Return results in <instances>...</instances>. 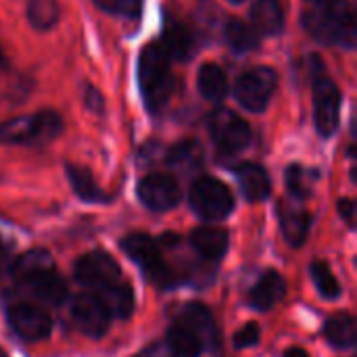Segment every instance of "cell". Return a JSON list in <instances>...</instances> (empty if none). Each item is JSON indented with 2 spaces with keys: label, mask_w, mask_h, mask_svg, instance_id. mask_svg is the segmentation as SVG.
<instances>
[{
  "label": "cell",
  "mask_w": 357,
  "mask_h": 357,
  "mask_svg": "<svg viewBox=\"0 0 357 357\" xmlns=\"http://www.w3.org/2000/svg\"><path fill=\"white\" fill-rule=\"evenodd\" d=\"M303 27L322 44L343 48L356 46V15L347 0H326L314 4L303 15Z\"/></svg>",
  "instance_id": "obj_1"
},
{
  "label": "cell",
  "mask_w": 357,
  "mask_h": 357,
  "mask_svg": "<svg viewBox=\"0 0 357 357\" xmlns=\"http://www.w3.org/2000/svg\"><path fill=\"white\" fill-rule=\"evenodd\" d=\"M138 79L144 102L151 111H159L174 92V75L169 71V56L159 42L144 48L138 61Z\"/></svg>",
  "instance_id": "obj_2"
},
{
  "label": "cell",
  "mask_w": 357,
  "mask_h": 357,
  "mask_svg": "<svg viewBox=\"0 0 357 357\" xmlns=\"http://www.w3.org/2000/svg\"><path fill=\"white\" fill-rule=\"evenodd\" d=\"M63 130L61 115L46 109L27 117H15L0 123V142L6 144H46Z\"/></svg>",
  "instance_id": "obj_3"
},
{
  "label": "cell",
  "mask_w": 357,
  "mask_h": 357,
  "mask_svg": "<svg viewBox=\"0 0 357 357\" xmlns=\"http://www.w3.org/2000/svg\"><path fill=\"white\" fill-rule=\"evenodd\" d=\"M190 207L205 222H222L234 209L230 188L215 178H199L190 188Z\"/></svg>",
  "instance_id": "obj_4"
},
{
  "label": "cell",
  "mask_w": 357,
  "mask_h": 357,
  "mask_svg": "<svg viewBox=\"0 0 357 357\" xmlns=\"http://www.w3.org/2000/svg\"><path fill=\"white\" fill-rule=\"evenodd\" d=\"M121 249L136 266H140L146 272V276L157 287L165 289V287H172L176 282L174 272L163 264L159 249L149 234H128L121 241Z\"/></svg>",
  "instance_id": "obj_5"
},
{
  "label": "cell",
  "mask_w": 357,
  "mask_h": 357,
  "mask_svg": "<svg viewBox=\"0 0 357 357\" xmlns=\"http://www.w3.org/2000/svg\"><path fill=\"white\" fill-rule=\"evenodd\" d=\"M278 84V75L270 67H257L245 71L234 86V96L247 111L259 113L268 107Z\"/></svg>",
  "instance_id": "obj_6"
},
{
  "label": "cell",
  "mask_w": 357,
  "mask_h": 357,
  "mask_svg": "<svg viewBox=\"0 0 357 357\" xmlns=\"http://www.w3.org/2000/svg\"><path fill=\"white\" fill-rule=\"evenodd\" d=\"M209 132L220 153L236 155L245 151L251 142V128L249 123L232 111L220 109L209 119Z\"/></svg>",
  "instance_id": "obj_7"
},
{
  "label": "cell",
  "mask_w": 357,
  "mask_h": 357,
  "mask_svg": "<svg viewBox=\"0 0 357 357\" xmlns=\"http://www.w3.org/2000/svg\"><path fill=\"white\" fill-rule=\"evenodd\" d=\"M73 272H75V280L82 287H86V289H90L94 293L117 284L119 278H121L119 264L105 251L86 253L84 257H79L75 261Z\"/></svg>",
  "instance_id": "obj_8"
},
{
  "label": "cell",
  "mask_w": 357,
  "mask_h": 357,
  "mask_svg": "<svg viewBox=\"0 0 357 357\" xmlns=\"http://www.w3.org/2000/svg\"><path fill=\"white\" fill-rule=\"evenodd\" d=\"M71 320L90 339H100L109 331L111 314L96 293H82L71 303Z\"/></svg>",
  "instance_id": "obj_9"
},
{
  "label": "cell",
  "mask_w": 357,
  "mask_h": 357,
  "mask_svg": "<svg viewBox=\"0 0 357 357\" xmlns=\"http://www.w3.org/2000/svg\"><path fill=\"white\" fill-rule=\"evenodd\" d=\"M314 113L320 136H333L339 128L341 92L335 86V82L324 75H316L314 79Z\"/></svg>",
  "instance_id": "obj_10"
},
{
  "label": "cell",
  "mask_w": 357,
  "mask_h": 357,
  "mask_svg": "<svg viewBox=\"0 0 357 357\" xmlns=\"http://www.w3.org/2000/svg\"><path fill=\"white\" fill-rule=\"evenodd\" d=\"M8 324L25 341H44L52 331V320L48 312L31 303L13 305L8 310Z\"/></svg>",
  "instance_id": "obj_11"
},
{
  "label": "cell",
  "mask_w": 357,
  "mask_h": 357,
  "mask_svg": "<svg viewBox=\"0 0 357 357\" xmlns=\"http://www.w3.org/2000/svg\"><path fill=\"white\" fill-rule=\"evenodd\" d=\"M138 199L153 211H169L180 201V186L167 174H149L138 184Z\"/></svg>",
  "instance_id": "obj_12"
},
{
  "label": "cell",
  "mask_w": 357,
  "mask_h": 357,
  "mask_svg": "<svg viewBox=\"0 0 357 357\" xmlns=\"http://www.w3.org/2000/svg\"><path fill=\"white\" fill-rule=\"evenodd\" d=\"M13 278L17 284L29 289L33 282H38L40 278L48 276L50 272H54V261L50 257L48 251L42 249H31L27 253H23L21 257H17L13 261Z\"/></svg>",
  "instance_id": "obj_13"
},
{
  "label": "cell",
  "mask_w": 357,
  "mask_h": 357,
  "mask_svg": "<svg viewBox=\"0 0 357 357\" xmlns=\"http://www.w3.org/2000/svg\"><path fill=\"white\" fill-rule=\"evenodd\" d=\"M184 326H188L197 339L203 343V347H218V341H220V335H218V326L213 322V316L211 312L201 305V303H190L182 310L180 318H178Z\"/></svg>",
  "instance_id": "obj_14"
},
{
  "label": "cell",
  "mask_w": 357,
  "mask_h": 357,
  "mask_svg": "<svg viewBox=\"0 0 357 357\" xmlns=\"http://www.w3.org/2000/svg\"><path fill=\"white\" fill-rule=\"evenodd\" d=\"M284 293H287V282H284V278H282L278 272L270 270V272H266V274L257 280V284L251 289V293H249V303H251L253 310L268 312V310H272V307L284 297Z\"/></svg>",
  "instance_id": "obj_15"
},
{
  "label": "cell",
  "mask_w": 357,
  "mask_h": 357,
  "mask_svg": "<svg viewBox=\"0 0 357 357\" xmlns=\"http://www.w3.org/2000/svg\"><path fill=\"white\" fill-rule=\"evenodd\" d=\"M228 232L220 226H201L192 230L190 245L205 259H220L228 251Z\"/></svg>",
  "instance_id": "obj_16"
},
{
  "label": "cell",
  "mask_w": 357,
  "mask_h": 357,
  "mask_svg": "<svg viewBox=\"0 0 357 357\" xmlns=\"http://www.w3.org/2000/svg\"><path fill=\"white\" fill-rule=\"evenodd\" d=\"M236 180L241 186V192L247 201L257 203L270 197L272 184H270V176L266 174V169L261 165L255 163H243L236 169Z\"/></svg>",
  "instance_id": "obj_17"
},
{
  "label": "cell",
  "mask_w": 357,
  "mask_h": 357,
  "mask_svg": "<svg viewBox=\"0 0 357 357\" xmlns=\"http://www.w3.org/2000/svg\"><path fill=\"white\" fill-rule=\"evenodd\" d=\"M251 27L257 36H276L282 31L284 13L278 0H257L251 6Z\"/></svg>",
  "instance_id": "obj_18"
},
{
  "label": "cell",
  "mask_w": 357,
  "mask_h": 357,
  "mask_svg": "<svg viewBox=\"0 0 357 357\" xmlns=\"http://www.w3.org/2000/svg\"><path fill=\"white\" fill-rule=\"evenodd\" d=\"M159 46L169 56V61H186L195 52V38L184 23H172L165 27Z\"/></svg>",
  "instance_id": "obj_19"
},
{
  "label": "cell",
  "mask_w": 357,
  "mask_h": 357,
  "mask_svg": "<svg viewBox=\"0 0 357 357\" xmlns=\"http://www.w3.org/2000/svg\"><path fill=\"white\" fill-rule=\"evenodd\" d=\"M280 224L287 243L291 247H301L310 232V213L303 207L280 203Z\"/></svg>",
  "instance_id": "obj_20"
},
{
  "label": "cell",
  "mask_w": 357,
  "mask_h": 357,
  "mask_svg": "<svg viewBox=\"0 0 357 357\" xmlns=\"http://www.w3.org/2000/svg\"><path fill=\"white\" fill-rule=\"evenodd\" d=\"M197 88L205 100H211V102L224 100L228 92V79H226L224 69L215 63L201 65L199 75H197Z\"/></svg>",
  "instance_id": "obj_21"
},
{
  "label": "cell",
  "mask_w": 357,
  "mask_h": 357,
  "mask_svg": "<svg viewBox=\"0 0 357 357\" xmlns=\"http://www.w3.org/2000/svg\"><path fill=\"white\" fill-rule=\"evenodd\" d=\"M176 357H199L205 349L203 343L197 339V335L184 326L180 320H176L167 331V343H165Z\"/></svg>",
  "instance_id": "obj_22"
},
{
  "label": "cell",
  "mask_w": 357,
  "mask_h": 357,
  "mask_svg": "<svg viewBox=\"0 0 357 357\" xmlns=\"http://www.w3.org/2000/svg\"><path fill=\"white\" fill-rule=\"evenodd\" d=\"M165 161L169 167H174L178 172H192V169L201 167V163H203V146L190 138L182 140L169 149Z\"/></svg>",
  "instance_id": "obj_23"
},
{
  "label": "cell",
  "mask_w": 357,
  "mask_h": 357,
  "mask_svg": "<svg viewBox=\"0 0 357 357\" xmlns=\"http://www.w3.org/2000/svg\"><path fill=\"white\" fill-rule=\"evenodd\" d=\"M102 303L107 305L111 318H128L134 310V293H132V287L130 284H113V287H107L102 291L96 293Z\"/></svg>",
  "instance_id": "obj_24"
},
{
  "label": "cell",
  "mask_w": 357,
  "mask_h": 357,
  "mask_svg": "<svg viewBox=\"0 0 357 357\" xmlns=\"http://www.w3.org/2000/svg\"><path fill=\"white\" fill-rule=\"evenodd\" d=\"M324 337L337 349H351L356 345V320L351 316H333L324 324Z\"/></svg>",
  "instance_id": "obj_25"
},
{
  "label": "cell",
  "mask_w": 357,
  "mask_h": 357,
  "mask_svg": "<svg viewBox=\"0 0 357 357\" xmlns=\"http://www.w3.org/2000/svg\"><path fill=\"white\" fill-rule=\"evenodd\" d=\"M67 176H69V182H71V188L73 192L82 199V201H88V203H98V201H105V192L98 188V184L94 182L92 174L86 169V167H79V165H67Z\"/></svg>",
  "instance_id": "obj_26"
},
{
  "label": "cell",
  "mask_w": 357,
  "mask_h": 357,
  "mask_svg": "<svg viewBox=\"0 0 357 357\" xmlns=\"http://www.w3.org/2000/svg\"><path fill=\"white\" fill-rule=\"evenodd\" d=\"M33 297H38L40 301L44 303H50V305H59L63 303V299L67 297V284L65 280L59 276V272H50L48 276L40 278L38 282H33L29 289H27Z\"/></svg>",
  "instance_id": "obj_27"
},
{
  "label": "cell",
  "mask_w": 357,
  "mask_h": 357,
  "mask_svg": "<svg viewBox=\"0 0 357 357\" xmlns=\"http://www.w3.org/2000/svg\"><path fill=\"white\" fill-rule=\"evenodd\" d=\"M224 31H226L228 44H230L236 52H249V50L257 48V44H259L257 31H255L251 25H247V23H243V21H238V19L228 21V25H226Z\"/></svg>",
  "instance_id": "obj_28"
},
{
  "label": "cell",
  "mask_w": 357,
  "mask_h": 357,
  "mask_svg": "<svg viewBox=\"0 0 357 357\" xmlns=\"http://www.w3.org/2000/svg\"><path fill=\"white\" fill-rule=\"evenodd\" d=\"M27 19L40 31L50 29L59 21L56 0H29L27 2Z\"/></svg>",
  "instance_id": "obj_29"
},
{
  "label": "cell",
  "mask_w": 357,
  "mask_h": 357,
  "mask_svg": "<svg viewBox=\"0 0 357 357\" xmlns=\"http://www.w3.org/2000/svg\"><path fill=\"white\" fill-rule=\"evenodd\" d=\"M310 274H312V280H314L318 293L324 299H337V297H341V284L335 278V274H333V270H331V266L326 261H314L310 266Z\"/></svg>",
  "instance_id": "obj_30"
},
{
  "label": "cell",
  "mask_w": 357,
  "mask_h": 357,
  "mask_svg": "<svg viewBox=\"0 0 357 357\" xmlns=\"http://www.w3.org/2000/svg\"><path fill=\"white\" fill-rule=\"evenodd\" d=\"M287 188L293 197L305 199L310 195V174L301 165H291L287 169Z\"/></svg>",
  "instance_id": "obj_31"
},
{
  "label": "cell",
  "mask_w": 357,
  "mask_h": 357,
  "mask_svg": "<svg viewBox=\"0 0 357 357\" xmlns=\"http://www.w3.org/2000/svg\"><path fill=\"white\" fill-rule=\"evenodd\" d=\"M94 2L100 8L123 17H138V13L142 10V0H94Z\"/></svg>",
  "instance_id": "obj_32"
},
{
  "label": "cell",
  "mask_w": 357,
  "mask_h": 357,
  "mask_svg": "<svg viewBox=\"0 0 357 357\" xmlns=\"http://www.w3.org/2000/svg\"><path fill=\"white\" fill-rule=\"evenodd\" d=\"M259 337H261L259 326H257L255 322H249V324H245V326L234 335V345H236L238 349H249V347H253V345L259 343Z\"/></svg>",
  "instance_id": "obj_33"
},
{
  "label": "cell",
  "mask_w": 357,
  "mask_h": 357,
  "mask_svg": "<svg viewBox=\"0 0 357 357\" xmlns=\"http://www.w3.org/2000/svg\"><path fill=\"white\" fill-rule=\"evenodd\" d=\"M134 357H176L174 351L165 345V343H153L149 347H144L140 354H136Z\"/></svg>",
  "instance_id": "obj_34"
},
{
  "label": "cell",
  "mask_w": 357,
  "mask_h": 357,
  "mask_svg": "<svg viewBox=\"0 0 357 357\" xmlns=\"http://www.w3.org/2000/svg\"><path fill=\"white\" fill-rule=\"evenodd\" d=\"M339 213H341V218H343L351 228L356 226V203H354L351 199L339 201Z\"/></svg>",
  "instance_id": "obj_35"
},
{
  "label": "cell",
  "mask_w": 357,
  "mask_h": 357,
  "mask_svg": "<svg viewBox=\"0 0 357 357\" xmlns=\"http://www.w3.org/2000/svg\"><path fill=\"white\" fill-rule=\"evenodd\" d=\"M86 105L92 109V111H102V96L98 94V90H94V88H88L86 90Z\"/></svg>",
  "instance_id": "obj_36"
},
{
  "label": "cell",
  "mask_w": 357,
  "mask_h": 357,
  "mask_svg": "<svg viewBox=\"0 0 357 357\" xmlns=\"http://www.w3.org/2000/svg\"><path fill=\"white\" fill-rule=\"evenodd\" d=\"M10 266V245L0 236V272Z\"/></svg>",
  "instance_id": "obj_37"
},
{
  "label": "cell",
  "mask_w": 357,
  "mask_h": 357,
  "mask_svg": "<svg viewBox=\"0 0 357 357\" xmlns=\"http://www.w3.org/2000/svg\"><path fill=\"white\" fill-rule=\"evenodd\" d=\"M284 357H310L303 349H299V347H293V349H289L287 354H284Z\"/></svg>",
  "instance_id": "obj_38"
},
{
  "label": "cell",
  "mask_w": 357,
  "mask_h": 357,
  "mask_svg": "<svg viewBox=\"0 0 357 357\" xmlns=\"http://www.w3.org/2000/svg\"><path fill=\"white\" fill-rule=\"evenodd\" d=\"M228 2H232V4H241L243 0H228Z\"/></svg>",
  "instance_id": "obj_39"
},
{
  "label": "cell",
  "mask_w": 357,
  "mask_h": 357,
  "mask_svg": "<svg viewBox=\"0 0 357 357\" xmlns=\"http://www.w3.org/2000/svg\"><path fill=\"white\" fill-rule=\"evenodd\" d=\"M314 4H318V2H326V0H312Z\"/></svg>",
  "instance_id": "obj_40"
},
{
  "label": "cell",
  "mask_w": 357,
  "mask_h": 357,
  "mask_svg": "<svg viewBox=\"0 0 357 357\" xmlns=\"http://www.w3.org/2000/svg\"><path fill=\"white\" fill-rule=\"evenodd\" d=\"M0 357H8V356H6V354H4V351L0 349Z\"/></svg>",
  "instance_id": "obj_41"
},
{
  "label": "cell",
  "mask_w": 357,
  "mask_h": 357,
  "mask_svg": "<svg viewBox=\"0 0 357 357\" xmlns=\"http://www.w3.org/2000/svg\"><path fill=\"white\" fill-rule=\"evenodd\" d=\"M0 61H2V54H0Z\"/></svg>",
  "instance_id": "obj_42"
}]
</instances>
